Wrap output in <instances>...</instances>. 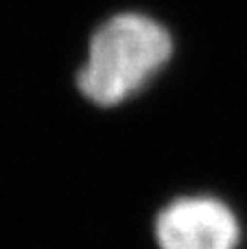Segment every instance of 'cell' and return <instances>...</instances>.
Instances as JSON below:
<instances>
[{"mask_svg":"<svg viewBox=\"0 0 247 249\" xmlns=\"http://www.w3.org/2000/svg\"><path fill=\"white\" fill-rule=\"evenodd\" d=\"M169 31L142 13H118L94 31L88 59L77 74L79 90L101 107L138 94L171 59Z\"/></svg>","mask_w":247,"mask_h":249,"instance_id":"obj_1","label":"cell"},{"mask_svg":"<svg viewBox=\"0 0 247 249\" xmlns=\"http://www.w3.org/2000/svg\"><path fill=\"white\" fill-rule=\"evenodd\" d=\"M160 249H236L241 228L234 212L214 197H182L156 219Z\"/></svg>","mask_w":247,"mask_h":249,"instance_id":"obj_2","label":"cell"}]
</instances>
